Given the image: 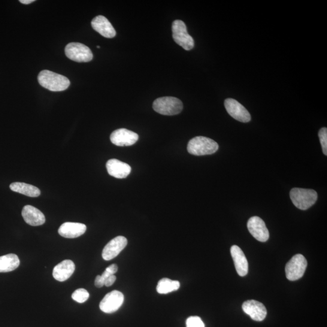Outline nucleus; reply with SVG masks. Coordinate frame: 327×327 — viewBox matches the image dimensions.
Wrapping results in <instances>:
<instances>
[{
	"label": "nucleus",
	"mask_w": 327,
	"mask_h": 327,
	"mask_svg": "<svg viewBox=\"0 0 327 327\" xmlns=\"http://www.w3.org/2000/svg\"><path fill=\"white\" fill-rule=\"evenodd\" d=\"M230 251L236 271L240 277H245L248 274V263L243 251L237 245H233Z\"/></svg>",
	"instance_id": "nucleus-18"
},
{
	"label": "nucleus",
	"mask_w": 327,
	"mask_h": 327,
	"mask_svg": "<svg viewBox=\"0 0 327 327\" xmlns=\"http://www.w3.org/2000/svg\"><path fill=\"white\" fill-rule=\"evenodd\" d=\"M38 81L42 87L53 92H61L68 89L71 84L69 79L65 76L57 74L48 70L39 73Z\"/></svg>",
	"instance_id": "nucleus-1"
},
{
	"label": "nucleus",
	"mask_w": 327,
	"mask_h": 327,
	"mask_svg": "<svg viewBox=\"0 0 327 327\" xmlns=\"http://www.w3.org/2000/svg\"><path fill=\"white\" fill-rule=\"evenodd\" d=\"M290 196L293 204L302 210L310 208L316 203L317 199L316 191L301 188H294L291 190Z\"/></svg>",
	"instance_id": "nucleus-3"
},
{
	"label": "nucleus",
	"mask_w": 327,
	"mask_h": 327,
	"mask_svg": "<svg viewBox=\"0 0 327 327\" xmlns=\"http://www.w3.org/2000/svg\"><path fill=\"white\" fill-rule=\"evenodd\" d=\"M104 279L101 276H97L95 281V285L97 288H101L104 286Z\"/></svg>",
	"instance_id": "nucleus-27"
},
{
	"label": "nucleus",
	"mask_w": 327,
	"mask_h": 327,
	"mask_svg": "<svg viewBox=\"0 0 327 327\" xmlns=\"http://www.w3.org/2000/svg\"><path fill=\"white\" fill-rule=\"evenodd\" d=\"M242 310L255 321H262L265 319L267 311L262 303L254 300H249L244 302L242 306Z\"/></svg>",
	"instance_id": "nucleus-13"
},
{
	"label": "nucleus",
	"mask_w": 327,
	"mask_h": 327,
	"mask_svg": "<svg viewBox=\"0 0 327 327\" xmlns=\"http://www.w3.org/2000/svg\"><path fill=\"white\" fill-rule=\"evenodd\" d=\"M319 141L320 142L321 146L322 148V151L325 156L327 155V129L326 127L320 129L319 133Z\"/></svg>",
	"instance_id": "nucleus-24"
},
{
	"label": "nucleus",
	"mask_w": 327,
	"mask_h": 327,
	"mask_svg": "<svg viewBox=\"0 0 327 327\" xmlns=\"http://www.w3.org/2000/svg\"><path fill=\"white\" fill-rule=\"evenodd\" d=\"M186 327H205V325L199 317L190 316L186 320Z\"/></svg>",
	"instance_id": "nucleus-25"
},
{
	"label": "nucleus",
	"mask_w": 327,
	"mask_h": 327,
	"mask_svg": "<svg viewBox=\"0 0 327 327\" xmlns=\"http://www.w3.org/2000/svg\"><path fill=\"white\" fill-rule=\"evenodd\" d=\"M137 133L126 129H119L115 130L111 135V141L117 146H130L138 140Z\"/></svg>",
	"instance_id": "nucleus-10"
},
{
	"label": "nucleus",
	"mask_w": 327,
	"mask_h": 327,
	"mask_svg": "<svg viewBox=\"0 0 327 327\" xmlns=\"http://www.w3.org/2000/svg\"><path fill=\"white\" fill-rule=\"evenodd\" d=\"M87 229L85 224L78 223H65L60 227L59 233L66 238H76L83 235Z\"/></svg>",
	"instance_id": "nucleus-17"
},
{
	"label": "nucleus",
	"mask_w": 327,
	"mask_h": 327,
	"mask_svg": "<svg viewBox=\"0 0 327 327\" xmlns=\"http://www.w3.org/2000/svg\"><path fill=\"white\" fill-rule=\"evenodd\" d=\"M34 2L35 0H20V3L24 5H29Z\"/></svg>",
	"instance_id": "nucleus-29"
},
{
	"label": "nucleus",
	"mask_w": 327,
	"mask_h": 327,
	"mask_svg": "<svg viewBox=\"0 0 327 327\" xmlns=\"http://www.w3.org/2000/svg\"><path fill=\"white\" fill-rule=\"evenodd\" d=\"M65 54L70 60L78 63L89 62L93 57L90 48L80 42H71L67 45Z\"/></svg>",
	"instance_id": "nucleus-6"
},
{
	"label": "nucleus",
	"mask_w": 327,
	"mask_h": 327,
	"mask_svg": "<svg viewBox=\"0 0 327 327\" xmlns=\"http://www.w3.org/2000/svg\"><path fill=\"white\" fill-rule=\"evenodd\" d=\"M218 148L219 145L216 141L204 136H196L190 139L187 145L188 152L195 156L213 154Z\"/></svg>",
	"instance_id": "nucleus-2"
},
{
	"label": "nucleus",
	"mask_w": 327,
	"mask_h": 327,
	"mask_svg": "<svg viewBox=\"0 0 327 327\" xmlns=\"http://www.w3.org/2000/svg\"><path fill=\"white\" fill-rule=\"evenodd\" d=\"M91 25L96 32L105 38H112L117 34L116 30L110 21L102 15H98L94 18L91 22Z\"/></svg>",
	"instance_id": "nucleus-14"
},
{
	"label": "nucleus",
	"mask_w": 327,
	"mask_h": 327,
	"mask_svg": "<svg viewBox=\"0 0 327 327\" xmlns=\"http://www.w3.org/2000/svg\"><path fill=\"white\" fill-rule=\"evenodd\" d=\"M172 33L176 43L180 45L184 49L189 51L194 47V39L188 33L187 26L183 21L177 20L173 22Z\"/></svg>",
	"instance_id": "nucleus-5"
},
{
	"label": "nucleus",
	"mask_w": 327,
	"mask_h": 327,
	"mask_svg": "<svg viewBox=\"0 0 327 327\" xmlns=\"http://www.w3.org/2000/svg\"><path fill=\"white\" fill-rule=\"evenodd\" d=\"M118 266L117 264H112L106 268L105 270H107L109 274L113 275L116 274L118 271Z\"/></svg>",
	"instance_id": "nucleus-28"
},
{
	"label": "nucleus",
	"mask_w": 327,
	"mask_h": 327,
	"mask_svg": "<svg viewBox=\"0 0 327 327\" xmlns=\"http://www.w3.org/2000/svg\"><path fill=\"white\" fill-rule=\"evenodd\" d=\"M20 259L15 254H8L0 256V272L15 270L20 265Z\"/></svg>",
	"instance_id": "nucleus-21"
},
{
	"label": "nucleus",
	"mask_w": 327,
	"mask_h": 327,
	"mask_svg": "<svg viewBox=\"0 0 327 327\" xmlns=\"http://www.w3.org/2000/svg\"><path fill=\"white\" fill-rule=\"evenodd\" d=\"M106 168L109 175L118 179L126 178L131 172V167L117 159L108 160Z\"/></svg>",
	"instance_id": "nucleus-15"
},
{
	"label": "nucleus",
	"mask_w": 327,
	"mask_h": 327,
	"mask_svg": "<svg viewBox=\"0 0 327 327\" xmlns=\"http://www.w3.org/2000/svg\"><path fill=\"white\" fill-rule=\"evenodd\" d=\"M116 280L117 278L115 277V275L110 276V277L105 279L104 281V286L106 287H111L115 283Z\"/></svg>",
	"instance_id": "nucleus-26"
},
{
	"label": "nucleus",
	"mask_w": 327,
	"mask_h": 327,
	"mask_svg": "<svg viewBox=\"0 0 327 327\" xmlns=\"http://www.w3.org/2000/svg\"><path fill=\"white\" fill-rule=\"evenodd\" d=\"M224 105L228 114L236 120L242 123H248L251 120L249 112L236 100L226 99L224 101Z\"/></svg>",
	"instance_id": "nucleus-9"
},
{
	"label": "nucleus",
	"mask_w": 327,
	"mask_h": 327,
	"mask_svg": "<svg viewBox=\"0 0 327 327\" xmlns=\"http://www.w3.org/2000/svg\"><path fill=\"white\" fill-rule=\"evenodd\" d=\"M127 239L123 236H118L112 239L102 250V257L105 260H110L116 257L126 248Z\"/></svg>",
	"instance_id": "nucleus-12"
},
{
	"label": "nucleus",
	"mask_w": 327,
	"mask_h": 327,
	"mask_svg": "<svg viewBox=\"0 0 327 327\" xmlns=\"http://www.w3.org/2000/svg\"><path fill=\"white\" fill-rule=\"evenodd\" d=\"M72 298L76 302L78 303H84L89 298V293L86 290L79 289L73 293Z\"/></svg>",
	"instance_id": "nucleus-23"
},
{
	"label": "nucleus",
	"mask_w": 327,
	"mask_h": 327,
	"mask_svg": "<svg viewBox=\"0 0 327 327\" xmlns=\"http://www.w3.org/2000/svg\"><path fill=\"white\" fill-rule=\"evenodd\" d=\"M154 111L160 115L172 116L181 113L183 104L180 99L173 96H165L157 98L153 102Z\"/></svg>",
	"instance_id": "nucleus-4"
},
{
	"label": "nucleus",
	"mask_w": 327,
	"mask_h": 327,
	"mask_svg": "<svg viewBox=\"0 0 327 327\" xmlns=\"http://www.w3.org/2000/svg\"><path fill=\"white\" fill-rule=\"evenodd\" d=\"M96 47L98 48H100V46H99V45H97V47Z\"/></svg>",
	"instance_id": "nucleus-30"
},
{
	"label": "nucleus",
	"mask_w": 327,
	"mask_h": 327,
	"mask_svg": "<svg viewBox=\"0 0 327 327\" xmlns=\"http://www.w3.org/2000/svg\"><path fill=\"white\" fill-rule=\"evenodd\" d=\"M180 287V282L172 281L169 278H162L157 283L156 291L159 294H168L178 290Z\"/></svg>",
	"instance_id": "nucleus-22"
},
{
	"label": "nucleus",
	"mask_w": 327,
	"mask_h": 327,
	"mask_svg": "<svg viewBox=\"0 0 327 327\" xmlns=\"http://www.w3.org/2000/svg\"><path fill=\"white\" fill-rule=\"evenodd\" d=\"M307 266V261L305 257L301 254H296L286 266V277L289 281L299 280L304 275Z\"/></svg>",
	"instance_id": "nucleus-7"
},
{
	"label": "nucleus",
	"mask_w": 327,
	"mask_h": 327,
	"mask_svg": "<svg viewBox=\"0 0 327 327\" xmlns=\"http://www.w3.org/2000/svg\"><path fill=\"white\" fill-rule=\"evenodd\" d=\"M75 265L71 260H65L54 266L53 277L58 281L63 282L68 280L74 274Z\"/></svg>",
	"instance_id": "nucleus-19"
},
{
	"label": "nucleus",
	"mask_w": 327,
	"mask_h": 327,
	"mask_svg": "<svg viewBox=\"0 0 327 327\" xmlns=\"http://www.w3.org/2000/svg\"><path fill=\"white\" fill-rule=\"evenodd\" d=\"M21 214L24 221L30 226H41L45 221L44 214L38 208L32 205L24 206Z\"/></svg>",
	"instance_id": "nucleus-16"
},
{
	"label": "nucleus",
	"mask_w": 327,
	"mask_h": 327,
	"mask_svg": "<svg viewBox=\"0 0 327 327\" xmlns=\"http://www.w3.org/2000/svg\"><path fill=\"white\" fill-rule=\"evenodd\" d=\"M247 227L251 235L260 242H266L269 238V232L264 221L258 216L250 218Z\"/></svg>",
	"instance_id": "nucleus-11"
},
{
	"label": "nucleus",
	"mask_w": 327,
	"mask_h": 327,
	"mask_svg": "<svg viewBox=\"0 0 327 327\" xmlns=\"http://www.w3.org/2000/svg\"><path fill=\"white\" fill-rule=\"evenodd\" d=\"M10 189L15 192L23 194L29 197H38L40 195L41 191L38 188L24 183H13L10 185Z\"/></svg>",
	"instance_id": "nucleus-20"
},
{
	"label": "nucleus",
	"mask_w": 327,
	"mask_h": 327,
	"mask_svg": "<svg viewBox=\"0 0 327 327\" xmlns=\"http://www.w3.org/2000/svg\"><path fill=\"white\" fill-rule=\"evenodd\" d=\"M124 301L123 294L119 291L114 290L104 296L100 302L99 308L105 313H113L122 306Z\"/></svg>",
	"instance_id": "nucleus-8"
}]
</instances>
